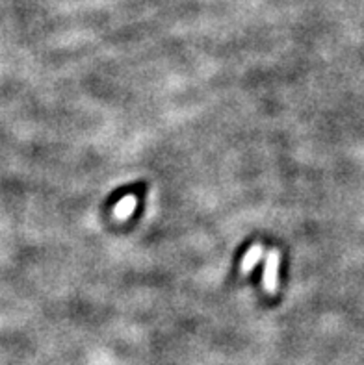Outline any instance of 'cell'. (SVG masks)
I'll return each mask as SVG.
<instances>
[{
    "mask_svg": "<svg viewBox=\"0 0 364 365\" xmlns=\"http://www.w3.org/2000/svg\"><path fill=\"white\" fill-rule=\"evenodd\" d=\"M279 265L280 253L277 248L270 250L266 256V267H264V277H262V286L268 293H275L279 289Z\"/></svg>",
    "mask_w": 364,
    "mask_h": 365,
    "instance_id": "cell-1",
    "label": "cell"
},
{
    "mask_svg": "<svg viewBox=\"0 0 364 365\" xmlns=\"http://www.w3.org/2000/svg\"><path fill=\"white\" fill-rule=\"evenodd\" d=\"M262 254H264V247L261 243H255L246 254H244V258H241L240 263V273L241 274H247L251 273L253 267H255L256 263L261 262Z\"/></svg>",
    "mask_w": 364,
    "mask_h": 365,
    "instance_id": "cell-2",
    "label": "cell"
},
{
    "mask_svg": "<svg viewBox=\"0 0 364 365\" xmlns=\"http://www.w3.org/2000/svg\"><path fill=\"white\" fill-rule=\"evenodd\" d=\"M136 204H138V199H136L134 195L123 197V199L119 200L118 204H115V208H113V217H115L118 221L128 219V217L134 214Z\"/></svg>",
    "mask_w": 364,
    "mask_h": 365,
    "instance_id": "cell-3",
    "label": "cell"
}]
</instances>
